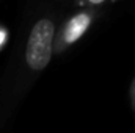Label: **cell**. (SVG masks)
<instances>
[{
  "label": "cell",
  "instance_id": "obj_1",
  "mask_svg": "<svg viewBox=\"0 0 135 133\" xmlns=\"http://www.w3.org/2000/svg\"><path fill=\"white\" fill-rule=\"evenodd\" d=\"M54 24L49 19H41L35 24L32 33L27 41L25 61L30 69L42 70L49 64L52 57V42H54Z\"/></svg>",
  "mask_w": 135,
  "mask_h": 133
},
{
  "label": "cell",
  "instance_id": "obj_2",
  "mask_svg": "<svg viewBox=\"0 0 135 133\" xmlns=\"http://www.w3.org/2000/svg\"><path fill=\"white\" fill-rule=\"evenodd\" d=\"M90 22H91V17L86 13H80V14L74 16L66 25V30H65V42L66 44L75 42L82 34L86 32V28L90 27Z\"/></svg>",
  "mask_w": 135,
  "mask_h": 133
},
{
  "label": "cell",
  "instance_id": "obj_3",
  "mask_svg": "<svg viewBox=\"0 0 135 133\" xmlns=\"http://www.w3.org/2000/svg\"><path fill=\"white\" fill-rule=\"evenodd\" d=\"M90 3H93V5H99V3H102V2H105V0H88Z\"/></svg>",
  "mask_w": 135,
  "mask_h": 133
}]
</instances>
